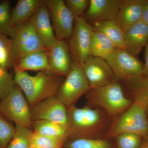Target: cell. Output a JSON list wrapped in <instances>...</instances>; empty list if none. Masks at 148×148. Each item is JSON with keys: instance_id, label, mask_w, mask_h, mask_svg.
Wrapping results in <instances>:
<instances>
[{"instance_id": "6da1fadb", "label": "cell", "mask_w": 148, "mask_h": 148, "mask_svg": "<svg viewBox=\"0 0 148 148\" xmlns=\"http://www.w3.org/2000/svg\"><path fill=\"white\" fill-rule=\"evenodd\" d=\"M14 80L25 94L31 107L56 95L64 82L62 76L39 71L34 76L26 72L14 71Z\"/></svg>"}, {"instance_id": "7a4b0ae2", "label": "cell", "mask_w": 148, "mask_h": 148, "mask_svg": "<svg viewBox=\"0 0 148 148\" xmlns=\"http://www.w3.org/2000/svg\"><path fill=\"white\" fill-rule=\"evenodd\" d=\"M135 101L116 121L109 130L110 137L130 132L146 137L148 135L147 103L142 95L136 92Z\"/></svg>"}, {"instance_id": "3957f363", "label": "cell", "mask_w": 148, "mask_h": 148, "mask_svg": "<svg viewBox=\"0 0 148 148\" xmlns=\"http://www.w3.org/2000/svg\"><path fill=\"white\" fill-rule=\"evenodd\" d=\"M87 93L90 101L112 115L123 113L132 103L125 96L121 86L115 81L104 86L90 89Z\"/></svg>"}, {"instance_id": "277c9868", "label": "cell", "mask_w": 148, "mask_h": 148, "mask_svg": "<svg viewBox=\"0 0 148 148\" xmlns=\"http://www.w3.org/2000/svg\"><path fill=\"white\" fill-rule=\"evenodd\" d=\"M0 114L15 125L32 127L31 108L23 91L15 84L5 98L0 101Z\"/></svg>"}, {"instance_id": "5b68a950", "label": "cell", "mask_w": 148, "mask_h": 148, "mask_svg": "<svg viewBox=\"0 0 148 148\" xmlns=\"http://www.w3.org/2000/svg\"><path fill=\"white\" fill-rule=\"evenodd\" d=\"M56 96L67 108L75 105L83 95L90 89L82 67L72 62L71 69Z\"/></svg>"}, {"instance_id": "8992f818", "label": "cell", "mask_w": 148, "mask_h": 148, "mask_svg": "<svg viewBox=\"0 0 148 148\" xmlns=\"http://www.w3.org/2000/svg\"><path fill=\"white\" fill-rule=\"evenodd\" d=\"M106 61L115 79L134 81L143 75L144 64L126 49L116 48Z\"/></svg>"}, {"instance_id": "52a82bcc", "label": "cell", "mask_w": 148, "mask_h": 148, "mask_svg": "<svg viewBox=\"0 0 148 148\" xmlns=\"http://www.w3.org/2000/svg\"><path fill=\"white\" fill-rule=\"evenodd\" d=\"M92 26L84 17L75 18L74 28L67 42L72 62L82 66L90 55Z\"/></svg>"}, {"instance_id": "ba28073f", "label": "cell", "mask_w": 148, "mask_h": 148, "mask_svg": "<svg viewBox=\"0 0 148 148\" xmlns=\"http://www.w3.org/2000/svg\"><path fill=\"white\" fill-rule=\"evenodd\" d=\"M68 127L70 135L84 138L99 126L101 114L96 109L89 107L79 108L73 105L67 108Z\"/></svg>"}, {"instance_id": "9c48e42d", "label": "cell", "mask_w": 148, "mask_h": 148, "mask_svg": "<svg viewBox=\"0 0 148 148\" xmlns=\"http://www.w3.org/2000/svg\"><path fill=\"white\" fill-rule=\"evenodd\" d=\"M10 38L12 41L15 65L28 53L48 49L41 41L29 20L14 28Z\"/></svg>"}, {"instance_id": "30bf717a", "label": "cell", "mask_w": 148, "mask_h": 148, "mask_svg": "<svg viewBox=\"0 0 148 148\" xmlns=\"http://www.w3.org/2000/svg\"><path fill=\"white\" fill-rule=\"evenodd\" d=\"M56 39L68 40L73 30L75 18L63 0H44Z\"/></svg>"}, {"instance_id": "8fae6325", "label": "cell", "mask_w": 148, "mask_h": 148, "mask_svg": "<svg viewBox=\"0 0 148 148\" xmlns=\"http://www.w3.org/2000/svg\"><path fill=\"white\" fill-rule=\"evenodd\" d=\"M32 121L45 120L68 126L67 108L56 95L31 108Z\"/></svg>"}, {"instance_id": "7c38bea8", "label": "cell", "mask_w": 148, "mask_h": 148, "mask_svg": "<svg viewBox=\"0 0 148 148\" xmlns=\"http://www.w3.org/2000/svg\"><path fill=\"white\" fill-rule=\"evenodd\" d=\"M82 67L90 89L104 86L115 81L110 67L102 58L90 55Z\"/></svg>"}, {"instance_id": "4fadbf2b", "label": "cell", "mask_w": 148, "mask_h": 148, "mask_svg": "<svg viewBox=\"0 0 148 148\" xmlns=\"http://www.w3.org/2000/svg\"><path fill=\"white\" fill-rule=\"evenodd\" d=\"M72 63L67 42L57 39L48 49V69L46 73L66 77L71 69Z\"/></svg>"}, {"instance_id": "5bb4252c", "label": "cell", "mask_w": 148, "mask_h": 148, "mask_svg": "<svg viewBox=\"0 0 148 148\" xmlns=\"http://www.w3.org/2000/svg\"><path fill=\"white\" fill-rule=\"evenodd\" d=\"M123 0H90L85 19L92 24L115 20Z\"/></svg>"}, {"instance_id": "9a60e30c", "label": "cell", "mask_w": 148, "mask_h": 148, "mask_svg": "<svg viewBox=\"0 0 148 148\" xmlns=\"http://www.w3.org/2000/svg\"><path fill=\"white\" fill-rule=\"evenodd\" d=\"M29 20L41 41L48 49L57 39L53 31L48 10L44 2Z\"/></svg>"}, {"instance_id": "2e32d148", "label": "cell", "mask_w": 148, "mask_h": 148, "mask_svg": "<svg viewBox=\"0 0 148 148\" xmlns=\"http://www.w3.org/2000/svg\"><path fill=\"white\" fill-rule=\"evenodd\" d=\"M145 0H123L115 20L123 32L142 20Z\"/></svg>"}, {"instance_id": "e0dca14e", "label": "cell", "mask_w": 148, "mask_h": 148, "mask_svg": "<svg viewBox=\"0 0 148 148\" xmlns=\"http://www.w3.org/2000/svg\"><path fill=\"white\" fill-rule=\"evenodd\" d=\"M125 49L134 56L138 55L148 42V26L142 21L124 32Z\"/></svg>"}, {"instance_id": "ac0fdd59", "label": "cell", "mask_w": 148, "mask_h": 148, "mask_svg": "<svg viewBox=\"0 0 148 148\" xmlns=\"http://www.w3.org/2000/svg\"><path fill=\"white\" fill-rule=\"evenodd\" d=\"M14 71H44L48 69V49L33 51L24 56L13 68Z\"/></svg>"}, {"instance_id": "d6986e66", "label": "cell", "mask_w": 148, "mask_h": 148, "mask_svg": "<svg viewBox=\"0 0 148 148\" xmlns=\"http://www.w3.org/2000/svg\"><path fill=\"white\" fill-rule=\"evenodd\" d=\"M43 3L42 0H18L12 10L11 26L14 28L29 21L33 14Z\"/></svg>"}, {"instance_id": "ffe728a7", "label": "cell", "mask_w": 148, "mask_h": 148, "mask_svg": "<svg viewBox=\"0 0 148 148\" xmlns=\"http://www.w3.org/2000/svg\"><path fill=\"white\" fill-rule=\"evenodd\" d=\"M32 127L35 133L66 141L70 135L68 125L45 120L32 121Z\"/></svg>"}, {"instance_id": "44dd1931", "label": "cell", "mask_w": 148, "mask_h": 148, "mask_svg": "<svg viewBox=\"0 0 148 148\" xmlns=\"http://www.w3.org/2000/svg\"><path fill=\"white\" fill-rule=\"evenodd\" d=\"M115 48L113 43L107 36L101 32L92 30L90 40V56L106 60Z\"/></svg>"}, {"instance_id": "7402d4cb", "label": "cell", "mask_w": 148, "mask_h": 148, "mask_svg": "<svg viewBox=\"0 0 148 148\" xmlns=\"http://www.w3.org/2000/svg\"><path fill=\"white\" fill-rule=\"evenodd\" d=\"M92 29L103 33L113 43L117 48L125 49L124 32L116 20L103 21L92 24Z\"/></svg>"}, {"instance_id": "603a6c76", "label": "cell", "mask_w": 148, "mask_h": 148, "mask_svg": "<svg viewBox=\"0 0 148 148\" xmlns=\"http://www.w3.org/2000/svg\"><path fill=\"white\" fill-rule=\"evenodd\" d=\"M14 65L12 40L0 34V66L8 70L13 68Z\"/></svg>"}, {"instance_id": "cb8c5ba5", "label": "cell", "mask_w": 148, "mask_h": 148, "mask_svg": "<svg viewBox=\"0 0 148 148\" xmlns=\"http://www.w3.org/2000/svg\"><path fill=\"white\" fill-rule=\"evenodd\" d=\"M33 132L30 128L16 125L14 135L5 148H31Z\"/></svg>"}, {"instance_id": "d4e9b609", "label": "cell", "mask_w": 148, "mask_h": 148, "mask_svg": "<svg viewBox=\"0 0 148 148\" xmlns=\"http://www.w3.org/2000/svg\"><path fill=\"white\" fill-rule=\"evenodd\" d=\"M11 8L9 1H4L0 2V34L10 38L14 28L11 26Z\"/></svg>"}, {"instance_id": "484cf974", "label": "cell", "mask_w": 148, "mask_h": 148, "mask_svg": "<svg viewBox=\"0 0 148 148\" xmlns=\"http://www.w3.org/2000/svg\"><path fill=\"white\" fill-rule=\"evenodd\" d=\"M68 148H111L110 143L104 139L79 138L68 144Z\"/></svg>"}, {"instance_id": "4316f807", "label": "cell", "mask_w": 148, "mask_h": 148, "mask_svg": "<svg viewBox=\"0 0 148 148\" xmlns=\"http://www.w3.org/2000/svg\"><path fill=\"white\" fill-rule=\"evenodd\" d=\"M34 132V131H33ZM65 141L33 132L31 148H62Z\"/></svg>"}, {"instance_id": "83f0119b", "label": "cell", "mask_w": 148, "mask_h": 148, "mask_svg": "<svg viewBox=\"0 0 148 148\" xmlns=\"http://www.w3.org/2000/svg\"><path fill=\"white\" fill-rule=\"evenodd\" d=\"M15 131V127L0 114V148H5L12 139Z\"/></svg>"}, {"instance_id": "f1b7e54d", "label": "cell", "mask_w": 148, "mask_h": 148, "mask_svg": "<svg viewBox=\"0 0 148 148\" xmlns=\"http://www.w3.org/2000/svg\"><path fill=\"white\" fill-rule=\"evenodd\" d=\"M141 138L134 133H122L116 137L118 148H140Z\"/></svg>"}, {"instance_id": "f546056e", "label": "cell", "mask_w": 148, "mask_h": 148, "mask_svg": "<svg viewBox=\"0 0 148 148\" xmlns=\"http://www.w3.org/2000/svg\"><path fill=\"white\" fill-rule=\"evenodd\" d=\"M14 84V78L8 70L0 66V101L5 98Z\"/></svg>"}, {"instance_id": "4dcf8cb0", "label": "cell", "mask_w": 148, "mask_h": 148, "mask_svg": "<svg viewBox=\"0 0 148 148\" xmlns=\"http://www.w3.org/2000/svg\"><path fill=\"white\" fill-rule=\"evenodd\" d=\"M64 2L75 18L82 17L87 10L90 0H66Z\"/></svg>"}, {"instance_id": "1f68e13d", "label": "cell", "mask_w": 148, "mask_h": 148, "mask_svg": "<svg viewBox=\"0 0 148 148\" xmlns=\"http://www.w3.org/2000/svg\"><path fill=\"white\" fill-rule=\"evenodd\" d=\"M134 81L137 82L135 85V92L142 95L145 100L148 110V76Z\"/></svg>"}, {"instance_id": "d6a6232c", "label": "cell", "mask_w": 148, "mask_h": 148, "mask_svg": "<svg viewBox=\"0 0 148 148\" xmlns=\"http://www.w3.org/2000/svg\"><path fill=\"white\" fill-rule=\"evenodd\" d=\"M141 21L148 26V1H146L144 4Z\"/></svg>"}, {"instance_id": "836d02e7", "label": "cell", "mask_w": 148, "mask_h": 148, "mask_svg": "<svg viewBox=\"0 0 148 148\" xmlns=\"http://www.w3.org/2000/svg\"><path fill=\"white\" fill-rule=\"evenodd\" d=\"M145 47V63L144 64L143 71V75L145 77L148 76V42Z\"/></svg>"}, {"instance_id": "e575fe53", "label": "cell", "mask_w": 148, "mask_h": 148, "mask_svg": "<svg viewBox=\"0 0 148 148\" xmlns=\"http://www.w3.org/2000/svg\"><path fill=\"white\" fill-rule=\"evenodd\" d=\"M140 148H148V140L143 145L141 146Z\"/></svg>"}]
</instances>
